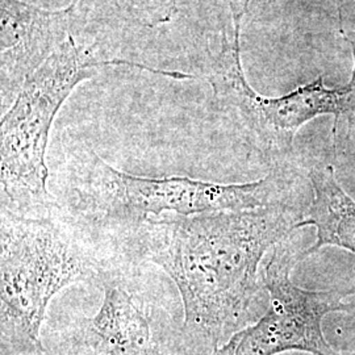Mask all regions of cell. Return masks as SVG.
<instances>
[{
  "label": "cell",
  "instance_id": "52a82bcc",
  "mask_svg": "<svg viewBox=\"0 0 355 355\" xmlns=\"http://www.w3.org/2000/svg\"><path fill=\"white\" fill-rule=\"evenodd\" d=\"M79 3L46 10L23 0H0V83L12 104L26 80L73 36Z\"/></svg>",
  "mask_w": 355,
  "mask_h": 355
},
{
  "label": "cell",
  "instance_id": "30bf717a",
  "mask_svg": "<svg viewBox=\"0 0 355 355\" xmlns=\"http://www.w3.org/2000/svg\"><path fill=\"white\" fill-rule=\"evenodd\" d=\"M129 19L140 26L154 28L173 21L177 16V0H114ZM80 3V0H71Z\"/></svg>",
  "mask_w": 355,
  "mask_h": 355
},
{
  "label": "cell",
  "instance_id": "5b68a950",
  "mask_svg": "<svg viewBox=\"0 0 355 355\" xmlns=\"http://www.w3.org/2000/svg\"><path fill=\"white\" fill-rule=\"evenodd\" d=\"M250 0L237 10L232 6V32L224 33L220 51L211 64L208 80L217 105L245 132L249 142L268 161L288 157L300 128L321 114L336 117L352 110L355 91L354 74L347 86L328 89L324 78L270 98L249 85L243 73L240 49L241 20ZM355 58V45L353 44Z\"/></svg>",
  "mask_w": 355,
  "mask_h": 355
},
{
  "label": "cell",
  "instance_id": "277c9868",
  "mask_svg": "<svg viewBox=\"0 0 355 355\" xmlns=\"http://www.w3.org/2000/svg\"><path fill=\"white\" fill-rule=\"evenodd\" d=\"M112 64H127L174 79H193V76L180 71L161 70L125 60L99 58L92 48L78 44L71 36L26 80L1 117V208L35 211L57 203L48 189L46 165L53 123L78 85L94 76L96 69Z\"/></svg>",
  "mask_w": 355,
  "mask_h": 355
},
{
  "label": "cell",
  "instance_id": "ba28073f",
  "mask_svg": "<svg viewBox=\"0 0 355 355\" xmlns=\"http://www.w3.org/2000/svg\"><path fill=\"white\" fill-rule=\"evenodd\" d=\"M99 311L74 336V355H159L152 305L132 286V266L112 267L101 282Z\"/></svg>",
  "mask_w": 355,
  "mask_h": 355
},
{
  "label": "cell",
  "instance_id": "7a4b0ae2",
  "mask_svg": "<svg viewBox=\"0 0 355 355\" xmlns=\"http://www.w3.org/2000/svg\"><path fill=\"white\" fill-rule=\"evenodd\" d=\"M0 334L3 355L42 353L51 300L76 283H99L124 263L60 203L35 211L1 208Z\"/></svg>",
  "mask_w": 355,
  "mask_h": 355
},
{
  "label": "cell",
  "instance_id": "8992f818",
  "mask_svg": "<svg viewBox=\"0 0 355 355\" xmlns=\"http://www.w3.org/2000/svg\"><path fill=\"white\" fill-rule=\"evenodd\" d=\"M275 246L263 268L262 282L268 293L266 312L236 331L211 355H280L302 352L312 355H341L328 343L322 321L334 312L349 311L343 299L352 292L311 291L291 279L292 268L300 262L284 245Z\"/></svg>",
  "mask_w": 355,
  "mask_h": 355
},
{
  "label": "cell",
  "instance_id": "6da1fadb",
  "mask_svg": "<svg viewBox=\"0 0 355 355\" xmlns=\"http://www.w3.org/2000/svg\"><path fill=\"white\" fill-rule=\"evenodd\" d=\"M305 218L290 202L257 209L148 220L114 248L128 263L150 262L174 282L183 303L184 337L211 354L249 324L263 287L267 254Z\"/></svg>",
  "mask_w": 355,
  "mask_h": 355
},
{
  "label": "cell",
  "instance_id": "9c48e42d",
  "mask_svg": "<svg viewBox=\"0 0 355 355\" xmlns=\"http://www.w3.org/2000/svg\"><path fill=\"white\" fill-rule=\"evenodd\" d=\"M312 203L299 229H316V242L300 253V261L325 246H336L355 254V200L340 186L331 166L309 173Z\"/></svg>",
  "mask_w": 355,
  "mask_h": 355
},
{
  "label": "cell",
  "instance_id": "3957f363",
  "mask_svg": "<svg viewBox=\"0 0 355 355\" xmlns=\"http://www.w3.org/2000/svg\"><path fill=\"white\" fill-rule=\"evenodd\" d=\"M64 190L60 205L114 252L119 242L152 218L249 211L288 202L292 179L280 168L250 183L144 177L119 170L86 145H76L67 150Z\"/></svg>",
  "mask_w": 355,
  "mask_h": 355
}]
</instances>
